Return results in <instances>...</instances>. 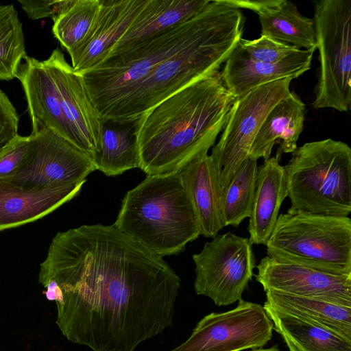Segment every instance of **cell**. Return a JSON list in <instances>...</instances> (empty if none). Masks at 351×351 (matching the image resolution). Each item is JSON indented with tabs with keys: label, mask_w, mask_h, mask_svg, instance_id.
<instances>
[{
	"label": "cell",
	"mask_w": 351,
	"mask_h": 351,
	"mask_svg": "<svg viewBox=\"0 0 351 351\" xmlns=\"http://www.w3.org/2000/svg\"><path fill=\"white\" fill-rule=\"evenodd\" d=\"M179 173L193 207L200 235L215 237L223 226L219 195L208 152L199 154Z\"/></svg>",
	"instance_id": "ffe728a7"
},
{
	"label": "cell",
	"mask_w": 351,
	"mask_h": 351,
	"mask_svg": "<svg viewBox=\"0 0 351 351\" xmlns=\"http://www.w3.org/2000/svg\"><path fill=\"white\" fill-rule=\"evenodd\" d=\"M305 104L294 92L278 102L269 112L257 133L248 156L258 160L270 158L274 145L280 143L276 157L293 153L304 128Z\"/></svg>",
	"instance_id": "d6986e66"
},
{
	"label": "cell",
	"mask_w": 351,
	"mask_h": 351,
	"mask_svg": "<svg viewBox=\"0 0 351 351\" xmlns=\"http://www.w3.org/2000/svg\"><path fill=\"white\" fill-rule=\"evenodd\" d=\"M256 267V280L265 292L277 291L351 307V276L324 272L268 256Z\"/></svg>",
	"instance_id": "4fadbf2b"
},
{
	"label": "cell",
	"mask_w": 351,
	"mask_h": 351,
	"mask_svg": "<svg viewBox=\"0 0 351 351\" xmlns=\"http://www.w3.org/2000/svg\"><path fill=\"white\" fill-rule=\"evenodd\" d=\"M234 99L219 71L145 112L134 122L139 169L147 176L175 173L208 152L223 130Z\"/></svg>",
	"instance_id": "7a4b0ae2"
},
{
	"label": "cell",
	"mask_w": 351,
	"mask_h": 351,
	"mask_svg": "<svg viewBox=\"0 0 351 351\" xmlns=\"http://www.w3.org/2000/svg\"><path fill=\"white\" fill-rule=\"evenodd\" d=\"M147 0H101L95 24L83 44L69 53L79 74L102 62L123 36Z\"/></svg>",
	"instance_id": "5bb4252c"
},
{
	"label": "cell",
	"mask_w": 351,
	"mask_h": 351,
	"mask_svg": "<svg viewBox=\"0 0 351 351\" xmlns=\"http://www.w3.org/2000/svg\"><path fill=\"white\" fill-rule=\"evenodd\" d=\"M265 304L351 341V307L277 291H267Z\"/></svg>",
	"instance_id": "7402d4cb"
},
{
	"label": "cell",
	"mask_w": 351,
	"mask_h": 351,
	"mask_svg": "<svg viewBox=\"0 0 351 351\" xmlns=\"http://www.w3.org/2000/svg\"><path fill=\"white\" fill-rule=\"evenodd\" d=\"M292 80L287 77L263 84L234 99L219 141L212 147L210 155L219 199L248 157L267 114L291 92Z\"/></svg>",
	"instance_id": "9c48e42d"
},
{
	"label": "cell",
	"mask_w": 351,
	"mask_h": 351,
	"mask_svg": "<svg viewBox=\"0 0 351 351\" xmlns=\"http://www.w3.org/2000/svg\"><path fill=\"white\" fill-rule=\"evenodd\" d=\"M313 4L319 67L312 105L347 112L351 106V0Z\"/></svg>",
	"instance_id": "ba28073f"
},
{
	"label": "cell",
	"mask_w": 351,
	"mask_h": 351,
	"mask_svg": "<svg viewBox=\"0 0 351 351\" xmlns=\"http://www.w3.org/2000/svg\"><path fill=\"white\" fill-rule=\"evenodd\" d=\"M273 330V322L262 305L241 299L232 310L204 316L187 340L170 351L259 349L271 339Z\"/></svg>",
	"instance_id": "8fae6325"
},
{
	"label": "cell",
	"mask_w": 351,
	"mask_h": 351,
	"mask_svg": "<svg viewBox=\"0 0 351 351\" xmlns=\"http://www.w3.org/2000/svg\"><path fill=\"white\" fill-rule=\"evenodd\" d=\"M130 124L110 127L103 122L99 152L93 160L96 170L114 176L139 168L134 124Z\"/></svg>",
	"instance_id": "cb8c5ba5"
},
{
	"label": "cell",
	"mask_w": 351,
	"mask_h": 351,
	"mask_svg": "<svg viewBox=\"0 0 351 351\" xmlns=\"http://www.w3.org/2000/svg\"><path fill=\"white\" fill-rule=\"evenodd\" d=\"M19 119L16 109L0 89V150L19 135Z\"/></svg>",
	"instance_id": "4dcf8cb0"
},
{
	"label": "cell",
	"mask_w": 351,
	"mask_h": 351,
	"mask_svg": "<svg viewBox=\"0 0 351 351\" xmlns=\"http://www.w3.org/2000/svg\"><path fill=\"white\" fill-rule=\"evenodd\" d=\"M27 56L23 24L12 4L0 5V80L16 78Z\"/></svg>",
	"instance_id": "4316f807"
},
{
	"label": "cell",
	"mask_w": 351,
	"mask_h": 351,
	"mask_svg": "<svg viewBox=\"0 0 351 351\" xmlns=\"http://www.w3.org/2000/svg\"><path fill=\"white\" fill-rule=\"evenodd\" d=\"M32 129L43 128L65 138L93 160L100 149L103 120L82 75L56 48L45 60L26 56L16 74Z\"/></svg>",
	"instance_id": "277c9868"
},
{
	"label": "cell",
	"mask_w": 351,
	"mask_h": 351,
	"mask_svg": "<svg viewBox=\"0 0 351 351\" xmlns=\"http://www.w3.org/2000/svg\"><path fill=\"white\" fill-rule=\"evenodd\" d=\"M114 225L162 257L182 252L200 235L179 172L147 176L126 193Z\"/></svg>",
	"instance_id": "5b68a950"
},
{
	"label": "cell",
	"mask_w": 351,
	"mask_h": 351,
	"mask_svg": "<svg viewBox=\"0 0 351 351\" xmlns=\"http://www.w3.org/2000/svg\"><path fill=\"white\" fill-rule=\"evenodd\" d=\"M32 148L21 169L3 180L27 189H43L86 182L96 168L90 158L71 143L40 128L32 130Z\"/></svg>",
	"instance_id": "7c38bea8"
},
{
	"label": "cell",
	"mask_w": 351,
	"mask_h": 351,
	"mask_svg": "<svg viewBox=\"0 0 351 351\" xmlns=\"http://www.w3.org/2000/svg\"><path fill=\"white\" fill-rule=\"evenodd\" d=\"M263 308L289 351H351V341L331 330L267 304Z\"/></svg>",
	"instance_id": "603a6c76"
},
{
	"label": "cell",
	"mask_w": 351,
	"mask_h": 351,
	"mask_svg": "<svg viewBox=\"0 0 351 351\" xmlns=\"http://www.w3.org/2000/svg\"><path fill=\"white\" fill-rule=\"evenodd\" d=\"M32 148L31 136L18 135L0 150V180L10 178L26 163Z\"/></svg>",
	"instance_id": "f1b7e54d"
},
{
	"label": "cell",
	"mask_w": 351,
	"mask_h": 351,
	"mask_svg": "<svg viewBox=\"0 0 351 351\" xmlns=\"http://www.w3.org/2000/svg\"><path fill=\"white\" fill-rule=\"evenodd\" d=\"M210 0H147L110 53L139 44L201 12Z\"/></svg>",
	"instance_id": "44dd1931"
},
{
	"label": "cell",
	"mask_w": 351,
	"mask_h": 351,
	"mask_svg": "<svg viewBox=\"0 0 351 351\" xmlns=\"http://www.w3.org/2000/svg\"><path fill=\"white\" fill-rule=\"evenodd\" d=\"M21 8L32 20L51 18L54 21L75 0H19Z\"/></svg>",
	"instance_id": "f546056e"
},
{
	"label": "cell",
	"mask_w": 351,
	"mask_h": 351,
	"mask_svg": "<svg viewBox=\"0 0 351 351\" xmlns=\"http://www.w3.org/2000/svg\"><path fill=\"white\" fill-rule=\"evenodd\" d=\"M251 351H280V350L278 349V348L277 346H273L269 348H266V349L259 348V349L252 350Z\"/></svg>",
	"instance_id": "1f68e13d"
},
{
	"label": "cell",
	"mask_w": 351,
	"mask_h": 351,
	"mask_svg": "<svg viewBox=\"0 0 351 351\" xmlns=\"http://www.w3.org/2000/svg\"><path fill=\"white\" fill-rule=\"evenodd\" d=\"M257 160L249 156L243 161L220 197V210L223 227H238L250 217L257 176Z\"/></svg>",
	"instance_id": "d4e9b609"
},
{
	"label": "cell",
	"mask_w": 351,
	"mask_h": 351,
	"mask_svg": "<svg viewBox=\"0 0 351 351\" xmlns=\"http://www.w3.org/2000/svg\"><path fill=\"white\" fill-rule=\"evenodd\" d=\"M192 258L195 293L209 298L217 306L242 299L256 266L249 239L230 232L216 235Z\"/></svg>",
	"instance_id": "30bf717a"
},
{
	"label": "cell",
	"mask_w": 351,
	"mask_h": 351,
	"mask_svg": "<svg viewBox=\"0 0 351 351\" xmlns=\"http://www.w3.org/2000/svg\"><path fill=\"white\" fill-rule=\"evenodd\" d=\"M101 0H75L54 21L52 33L69 53L80 47L99 14Z\"/></svg>",
	"instance_id": "484cf974"
},
{
	"label": "cell",
	"mask_w": 351,
	"mask_h": 351,
	"mask_svg": "<svg viewBox=\"0 0 351 351\" xmlns=\"http://www.w3.org/2000/svg\"><path fill=\"white\" fill-rule=\"evenodd\" d=\"M84 183L27 189L0 180V231L45 217L75 197Z\"/></svg>",
	"instance_id": "2e32d148"
},
{
	"label": "cell",
	"mask_w": 351,
	"mask_h": 351,
	"mask_svg": "<svg viewBox=\"0 0 351 351\" xmlns=\"http://www.w3.org/2000/svg\"><path fill=\"white\" fill-rule=\"evenodd\" d=\"M290 209L348 217L351 212V148L326 138L304 143L284 166Z\"/></svg>",
	"instance_id": "8992f818"
},
{
	"label": "cell",
	"mask_w": 351,
	"mask_h": 351,
	"mask_svg": "<svg viewBox=\"0 0 351 351\" xmlns=\"http://www.w3.org/2000/svg\"><path fill=\"white\" fill-rule=\"evenodd\" d=\"M239 44L250 58L267 63L280 62L300 50L291 45L262 35L254 40L241 38Z\"/></svg>",
	"instance_id": "83f0119b"
},
{
	"label": "cell",
	"mask_w": 351,
	"mask_h": 351,
	"mask_svg": "<svg viewBox=\"0 0 351 351\" xmlns=\"http://www.w3.org/2000/svg\"><path fill=\"white\" fill-rule=\"evenodd\" d=\"M288 196L287 176L279 158L270 157L258 167L247 231L250 243L266 245Z\"/></svg>",
	"instance_id": "ac0fdd59"
},
{
	"label": "cell",
	"mask_w": 351,
	"mask_h": 351,
	"mask_svg": "<svg viewBox=\"0 0 351 351\" xmlns=\"http://www.w3.org/2000/svg\"><path fill=\"white\" fill-rule=\"evenodd\" d=\"M38 282L62 335L93 351H134L161 334L180 287L163 257L101 223L58 232Z\"/></svg>",
	"instance_id": "6da1fadb"
},
{
	"label": "cell",
	"mask_w": 351,
	"mask_h": 351,
	"mask_svg": "<svg viewBox=\"0 0 351 351\" xmlns=\"http://www.w3.org/2000/svg\"><path fill=\"white\" fill-rule=\"evenodd\" d=\"M237 8L256 12L261 35L300 49H316L313 19L302 15L287 0H226Z\"/></svg>",
	"instance_id": "e0dca14e"
},
{
	"label": "cell",
	"mask_w": 351,
	"mask_h": 351,
	"mask_svg": "<svg viewBox=\"0 0 351 351\" xmlns=\"http://www.w3.org/2000/svg\"><path fill=\"white\" fill-rule=\"evenodd\" d=\"M315 49H300L280 62L267 63L250 58L238 43L220 72L221 78L236 99L263 84L302 75L311 69Z\"/></svg>",
	"instance_id": "9a60e30c"
},
{
	"label": "cell",
	"mask_w": 351,
	"mask_h": 351,
	"mask_svg": "<svg viewBox=\"0 0 351 351\" xmlns=\"http://www.w3.org/2000/svg\"><path fill=\"white\" fill-rule=\"evenodd\" d=\"M267 256L330 274L351 276L349 217L289 209L278 215L266 243Z\"/></svg>",
	"instance_id": "52a82bcc"
},
{
	"label": "cell",
	"mask_w": 351,
	"mask_h": 351,
	"mask_svg": "<svg viewBox=\"0 0 351 351\" xmlns=\"http://www.w3.org/2000/svg\"><path fill=\"white\" fill-rule=\"evenodd\" d=\"M245 21L241 10L226 0L210 1L184 45L108 109L101 117L103 121L134 123L177 91L219 72L242 38Z\"/></svg>",
	"instance_id": "3957f363"
}]
</instances>
